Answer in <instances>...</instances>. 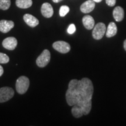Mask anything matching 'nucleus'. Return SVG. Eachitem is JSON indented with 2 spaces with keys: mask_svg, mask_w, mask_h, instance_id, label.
<instances>
[{
  "mask_svg": "<svg viewBox=\"0 0 126 126\" xmlns=\"http://www.w3.org/2000/svg\"><path fill=\"white\" fill-rule=\"evenodd\" d=\"M3 73H4V69H3L2 66L0 65V77L2 76Z\"/></svg>",
  "mask_w": 126,
  "mask_h": 126,
  "instance_id": "nucleus-23",
  "label": "nucleus"
},
{
  "mask_svg": "<svg viewBox=\"0 0 126 126\" xmlns=\"http://www.w3.org/2000/svg\"><path fill=\"white\" fill-rule=\"evenodd\" d=\"M18 45L16 39L14 37H8L5 39L2 42V46L6 49L13 50Z\"/></svg>",
  "mask_w": 126,
  "mask_h": 126,
  "instance_id": "nucleus-8",
  "label": "nucleus"
},
{
  "mask_svg": "<svg viewBox=\"0 0 126 126\" xmlns=\"http://www.w3.org/2000/svg\"><path fill=\"white\" fill-rule=\"evenodd\" d=\"M72 114L74 117L76 118H79L83 115V113L81 107L78 105H74L71 110Z\"/></svg>",
  "mask_w": 126,
  "mask_h": 126,
  "instance_id": "nucleus-17",
  "label": "nucleus"
},
{
  "mask_svg": "<svg viewBox=\"0 0 126 126\" xmlns=\"http://www.w3.org/2000/svg\"><path fill=\"white\" fill-rule=\"evenodd\" d=\"M75 31H76V27H75V25L72 24H72L70 25V26H68V29H67L68 33L69 34H72L74 33Z\"/></svg>",
  "mask_w": 126,
  "mask_h": 126,
  "instance_id": "nucleus-21",
  "label": "nucleus"
},
{
  "mask_svg": "<svg viewBox=\"0 0 126 126\" xmlns=\"http://www.w3.org/2000/svg\"><path fill=\"white\" fill-rule=\"evenodd\" d=\"M95 7V2L93 0H88L81 5L80 9L84 14H88L92 12Z\"/></svg>",
  "mask_w": 126,
  "mask_h": 126,
  "instance_id": "nucleus-11",
  "label": "nucleus"
},
{
  "mask_svg": "<svg viewBox=\"0 0 126 126\" xmlns=\"http://www.w3.org/2000/svg\"><path fill=\"white\" fill-rule=\"evenodd\" d=\"M41 12L44 17L49 18L53 16L54 11L51 4L48 2H45L43 4L41 7Z\"/></svg>",
  "mask_w": 126,
  "mask_h": 126,
  "instance_id": "nucleus-9",
  "label": "nucleus"
},
{
  "mask_svg": "<svg viewBox=\"0 0 126 126\" xmlns=\"http://www.w3.org/2000/svg\"><path fill=\"white\" fill-rule=\"evenodd\" d=\"M63 1V0H53V1L54 2H56V3H58L59 2H60V1Z\"/></svg>",
  "mask_w": 126,
  "mask_h": 126,
  "instance_id": "nucleus-25",
  "label": "nucleus"
},
{
  "mask_svg": "<svg viewBox=\"0 0 126 126\" xmlns=\"http://www.w3.org/2000/svg\"><path fill=\"white\" fill-rule=\"evenodd\" d=\"M30 82L28 77L21 76L16 82V90L19 94H24L27 92L29 87Z\"/></svg>",
  "mask_w": 126,
  "mask_h": 126,
  "instance_id": "nucleus-2",
  "label": "nucleus"
},
{
  "mask_svg": "<svg viewBox=\"0 0 126 126\" xmlns=\"http://www.w3.org/2000/svg\"><path fill=\"white\" fill-rule=\"evenodd\" d=\"M50 53L48 50L45 49L36 60V64L38 67L43 68L48 64L50 61Z\"/></svg>",
  "mask_w": 126,
  "mask_h": 126,
  "instance_id": "nucleus-4",
  "label": "nucleus"
},
{
  "mask_svg": "<svg viewBox=\"0 0 126 126\" xmlns=\"http://www.w3.org/2000/svg\"><path fill=\"white\" fill-rule=\"evenodd\" d=\"M70 11V8L67 5L61 6L60 8L59 14L61 17H64Z\"/></svg>",
  "mask_w": 126,
  "mask_h": 126,
  "instance_id": "nucleus-19",
  "label": "nucleus"
},
{
  "mask_svg": "<svg viewBox=\"0 0 126 126\" xmlns=\"http://www.w3.org/2000/svg\"><path fill=\"white\" fill-rule=\"evenodd\" d=\"M83 26L86 29L91 30L94 26V20L91 15H85L82 18Z\"/></svg>",
  "mask_w": 126,
  "mask_h": 126,
  "instance_id": "nucleus-13",
  "label": "nucleus"
},
{
  "mask_svg": "<svg viewBox=\"0 0 126 126\" xmlns=\"http://www.w3.org/2000/svg\"><path fill=\"white\" fill-rule=\"evenodd\" d=\"M72 89L75 91L79 97V100L77 104L92 101L94 89L92 81L89 78H83L78 81L77 87Z\"/></svg>",
  "mask_w": 126,
  "mask_h": 126,
  "instance_id": "nucleus-1",
  "label": "nucleus"
},
{
  "mask_svg": "<svg viewBox=\"0 0 126 126\" xmlns=\"http://www.w3.org/2000/svg\"><path fill=\"white\" fill-rule=\"evenodd\" d=\"M14 27V22L12 20H0V31L6 33L9 32Z\"/></svg>",
  "mask_w": 126,
  "mask_h": 126,
  "instance_id": "nucleus-10",
  "label": "nucleus"
},
{
  "mask_svg": "<svg viewBox=\"0 0 126 126\" xmlns=\"http://www.w3.org/2000/svg\"><path fill=\"white\" fill-rule=\"evenodd\" d=\"M14 95L13 89L10 87H2L0 88V103H4L10 100Z\"/></svg>",
  "mask_w": 126,
  "mask_h": 126,
  "instance_id": "nucleus-5",
  "label": "nucleus"
},
{
  "mask_svg": "<svg viewBox=\"0 0 126 126\" xmlns=\"http://www.w3.org/2000/svg\"><path fill=\"white\" fill-rule=\"evenodd\" d=\"M124 50L126 51V40H124Z\"/></svg>",
  "mask_w": 126,
  "mask_h": 126,
  "instance_id": "nucleus-24",
  "label": "nucleus"
},
{
  "mask_svg": "<svg viewBox=\"0 0 126 126\" xmlns=\"http://www.w3.org/2000/svg\"><path fill=\"white\" fill-rule=\"evenodd\" d=\"M32 4V0H16V5L22 9L29 8Z\"/></svg>",
  "mask_w": 126,
  "mask_h": 126,
  "instance_id": "nucleus-16",
  "label": "nucleus"
},
{
  "mask_svg": "<svg viewBox=\"0 0 126 126\" xmlns=\"http://www.w3.org/2000/svg\"><path fill=\"white\" fill-rule=\"evenodd\" d=\"M116 0H106V4L109 7H113L116 4Z\"/></svg>",
  "mask_w": 126,
  "mask_h": 126,
  "instance_id": "nucleus-22",
  "label": "nucleus"
},
{
  "mask_svg": "<svg viewBox=\"0 0 126 126\" xmlns=\"http://www.w3.org/2000/svg\"><path fill=\"white\" fill-rule=\"evenodd\" d=\"M106 31V25L103 23L99 22L94 27L92 36L95 40H100L105 35Z\"/></svg>",
  "mask_w": 126,
  "mask_h": 126,
  "instance_id": "nucleus-3",
  "label": "nucleus"
},
{
  "mask_svg": "<svg viewBox=\"0 0 126 126\" xmlns=\"http://www.w3.org/2000/svg\"><path fill=\"white\" fill-rule=\"evenodd\" d=\"M53 47L57 51L63 54L68 53L71 49L70 45L64 41H57L54 42L53 44Z\"/></svg>",
  "mask_w": 126,
  "mask_h": 126,
  "instance_id": "nucleus-7",
  "label": "nucleus"
},
{
  "mask_svg": "<svg viewBox=\"0 0 126 126\" xmlns=\"http://www.w3.org/2000/svg\"><path fill=\"white\" fill-rule=\"evenodd\" d=\"M66 100L69 106H74L78 103L79 100V97L77 94L74 89H70L68 88L65 94Z\"/></svg>",
  "mask_w": 126,
  "mask_h": 126,
  "instance_id": "nucleus-6",
  "label": "nucleus"
},
{
  "mask_svg": "<svg viewBox=\"0 0 126 126\" xmlns=\"http://www.w3.org/2000/svg\"><path fill=\"white\" fill-rule=\"evenodd\" d=\"M93 1H94L95 2H100L102 0H93Z\"/></svg>",
  "mask_w": 126,
  "mask_h": 126,
  "instance_id": "nucleus-26",
  "label": "nucleus"
},
{
  "mask_svg": "<svg viewBox=\"0 0 126 126\" xmlns=\"http://www.w3.org/2000/svg\"><path fill=\"white\" fill-rule=\"evenodd\" d=\"M113 15L114 19L117 22H120L123 20L124 16V11L123 8L117 7L114 9L113 12Z\"/></svg>",
  "mask_w": 126,
  "mask_h": 126,
  "instance_id": "nucleus-14",
  "label": "nucleus"
},
{
  "mask_svg": "<svg viewBox=\"0 0 126 126\" xmlns=\"http://www.w3.org/2000/svg\"><path fill=\"white\" fill-rule=\"evenodd\" d=\"M9 61V58L6 54L0 53V63L7 64Z\"/></svg>",
  "mask_w": 126,
  "mask_h": 126,
  "instance_id": "nucleus-20",
  "label": "nucleus"
},
{
  "mask_svg": "<svg viewBox=\"0 0 126 126\" xmlns=\"http://www.w3.org/2000/svg\"><path fill=\"white\" fill-rule=\"evenodd\" d=\"M23 20L25 23L31 28L36 27L39 23V20L36 17L29 14H25L23 16Z\"/></svg>",
  "mask_w": 126,
  "mask_h": 126,
  "instance_id": "nucleus-12",
  "label": "nucleus"
},
{
  "mask_svg": "<svg viewBox=\"0 0 126 126\" xmlns=\"http://www.w3.org/2000/svg\"><path fill=\"white\" fill-rule=\"evenodd\" d=\"M117 28L116 25L114 22H110L109 24L108 29L106 31V36L107 37H113L117 34Z\"/></svg>",
  "mask_w": 126,
  "mask_h": 126,
  "instance_id": "nucleus-15",
  "label": "nucleus"
},
{
  "mask_svg": "<svg viewBox=\"0 0 126 126\" xmlns=\"http://www.w3.org/2000/svg\"><path fill=\"white\" fill-rule=\"evenodd\" d=\"M11 6V0H0V9L5 11Z\"/></svg>",
  "mask_w": 126,
  "mask_h": 126,
  "instance_id": "nucleus-18",
  "label": "nucleus"
}]
</instances>
